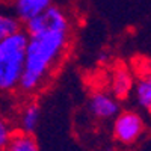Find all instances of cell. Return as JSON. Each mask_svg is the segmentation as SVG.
Returning a JSON list of instances; mask_svg holds the SVG:
<instances>
[{
  "instance_id": "1",
  "label": "cell",
  "mask_w": 151,
  "mask_h": 151,
  "mask_svg": "<svg viewBox=\"0 0 151 151\" xmlns=\"http://www.w3.org/2000/svg\"><path fill=\"white\" fill-rule=\"evenodd\" d=\"M27 33L26 60L18 91L33 95L45 86L64 59L71 41V20L60 6L52 5L24 24Z\"/></svg>"
},
{
  "instance_id": "2",
  "label": "cell",
  "mask_w": 151,
  "mask_h": 151,
  "mask_svg": "<svg viewBox=\"0 0 151 151\" xmlns=\"http://www.w3.org/2000/svg\"><path fill=\"white\" fill-rule=\"evenodd\" d=\"M27 33L23 29L0 41V95L18 91L26 60Z\"/></svg>"
},
{
  "instance_id": "3",
  "label": "cell",
  "mask_w": 151,
  "mask_h": 151,
  "mask_svg": "<svg viewBox=\"0 0 151 151\" xmlns=\"http://www.w3.org/2000/svg\"><path fill=\"white\" fill-rule=\"evenodd\" d=\"M144 119L137 112L121 110L113 119V136L124 145L134 144L144 134Z\"/></svg>"
},
{
  "instance_id": "4",
  "label": "cell",
  "mask_w": 151,
  "mask_h": 151,
  "mask_svg": "<svg viewBox=\"0 0 151 151\" xmlns=\"http://www.w3.org/2000/svg\"><path fill=\"white\" fill-rule=\"evenodd\" d=\"M88 112L94 119L98 121H109L115 119V116L121 112L118 98L110 91L97 89L88 98Z\"/></svg>"
},
{
  "instance_id": "5",
  "label": "cell",
  "mask_w": 151,
  "mask_h": 151,
  "mask_svg": "<svg viewBox=\"0 0 151 151\" xmlns=\"http://www.w3.org/2000/svg\"><path fill=\"white\" fill-rule=\"evenodd\" d=\"M52 5L53 0H11L12 12L21 24H26L35 17L41 15Z\"/></svg>"
},
{
  "instance_id": "6",
  "label": "cell",
  "mask_w": 151,
  "mask_h": 151,
  "mask_svg": "<svg viewBox=\"0 0 151 151\" xmlns=\"http://www.w3.org/2000/svg\"><path fill=\"white\" fill-rule=\"evenodd\" d=\"M40 121H41V106L33 100H29L18 110V118H17L18 132L32 134L38 129Z\"/></svg>"
},
{
  "instance_id": "7",
  "label": "cell",
  "mask_w": 151,
  "mask_h": 151,
  "mask_svg": "<svg viewBox=\"0 0 151 151\" xmlns=\"http://www.w3.org/2000/svg\"><path fill=\"white\" fill-rule=\"evenodd\" d=\"M132 91H133L132 73L124 67L116 68L110 79V92L116 98H125Z\"/></svg>"
},
{
  "instance_id": "8",
  "label": "cell",
  "mask_w": 151,
  "mask_h": 151,
  "mask_svg": "<svg viewBox=\"0 0 151 151\" xmlns=\"http://www.w3.org/2000/svg\"><path fill=\"white\" fill-rule=\"evenodd\" d=\"M133 94L137 106L151 112V74L142 76L133 85Z\"/></svg>"
},
{
  "instance_id": "9",
  "label": "cell",
  "mask_w": 151,
  "mask_h": 151,
  "mask_svg": "<svg viewBox=\"0 0 151 151\" xmlns=\"http://www.w3.org/2000/svg\"><path fill=\"white\" fill-rule=\"evenodd\" d=\"M3 151H40V145L33 134L15 132Z\"/></svg>"
},
{
  "instance_id": "10",
  "label": "cell",
  "mask_w": 151,
  "mask_h": 151,
  "mask_svg": "<svg viewBox=\"0 0 151 151\" xmlns=\"http://www.w3.org/2000/svg\"><path fill=\"white\" fill-rule=\"evenodd\" d=\"M21 30V23L15 18L14 14H8L5 11H0V41Z\"/></svg>"
},
{
  "instance_id": "11",
  "label": "cell",
  "mask_w": 151,
  "mask_h": 151,
  "mask_svg": "<svg viewBox=\"0 0 151 151\" xmlns=\"http://www.w3.org/2000/svg\"><path fill=\"white\" fill-rule=\"evenodd\" d=\"M15 133L14 125L9 121V118L3 113V110L0 109V151H3L8 142L11 141L12 134Z\"/></svg>"
},
{
  "instance_id": "12",
  "label": "cell",
  "mask_w": 151,
  "mask_h": 151,
  "mask_svg": "<svg viewBox=\"0 0 151 151\" xmlns=\"http://www.w3.org/2000/svg\"><path fill=\"white\" fill-rule=\"evenodd\" d=\"M2 2H5V0H0V3H2Z\"/></svg>"
}]
</instances>
